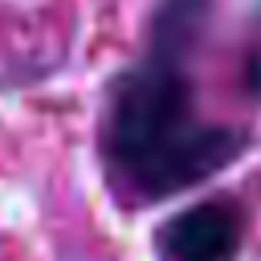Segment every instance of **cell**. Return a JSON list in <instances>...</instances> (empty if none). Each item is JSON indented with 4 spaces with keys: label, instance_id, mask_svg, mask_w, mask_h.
I'll return each instance as SVG.
<instances>
[{
    "label": "cell",
    "instance_id": "cell-1",
    "mask_svg": "<svg viewBox=\"0 0 261 261\" xmlns=\"http://www.w3.org/2000/svg\"><path fill=\"white\" fill-rule=\"evenodd\" d=\"M208 0H159L143 53L114 77L102 114L110 184L135 204L179 196L249 151V135L200 114L192 53Z\"/></svg>",
    "mask_w": 261,
    "mask_h": 261
},
{
    "label": "cell",
    "instance_id": "cell-2",
    "mask_svg": "<svg viewBox=\"0 0 261 261\" xmlns=\"http://www.w3.org/2000/svg\"><path fill=\"white\" fill-rule=\"evenodd\" d=\"M163 261H237L245 245V208L228 196L188 204L159 228Z\"/></svg>",
    "mask_w": 261,
    "mask_h": 261
}]
</instances>
